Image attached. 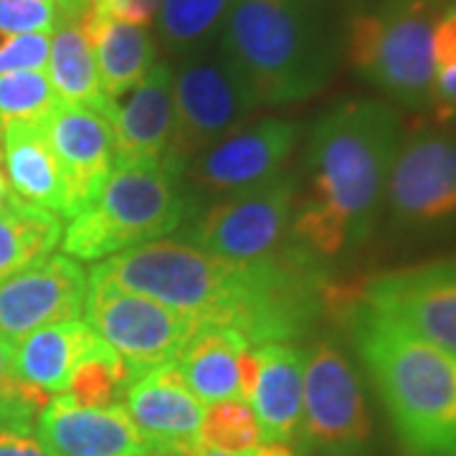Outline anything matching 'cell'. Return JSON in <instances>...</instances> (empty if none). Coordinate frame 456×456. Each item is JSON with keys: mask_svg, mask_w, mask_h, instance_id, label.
Masks as SVG:
<instances>
[{"mask_svg": "<svg viewBox=\"0 0 456 456\" xmlns=\"http://www.w3.org/2000/svg\"><path fill=\"white\" fill-rule=\"evenodd\" d=\"M246 347L251 345L239 332L224 327H200L193 335L178 358V368L200 403L241 401L239 360Z\"/></svg>", "mask_w": 456, "mask_h": 456, "instance_id": "cell-23", "label": "cell"}, {"mask_svg": "<svg viewBox=\"0 0 456 456\" xmlns=\"http://www.w3.org/2000/svg\"><path fill=\"white\" fill-rule=\"evenodd\" d=\"M297 449L305 456H375L373 419L347 353L320 338L305 353V401Z\"/></svg>", "mask_w": 456, "mask_h": 456, "instance_id": "cell-8", "label": "cell"}, {"mask_svg": "<svg viewBox=\"0 0 456 456\" xmlns=\"http://www.w3.org/2000/svg\"><path fill=\"white\" fill-rule=\"evenodd\" d=\"M59 8L53 0H0V33H53Z\"/></svg>", "mask_w": 456, "mask_h": 456, "instance_id": "cell-31", "label": "cell"}, {"mask_svg": "<svg viewBox=\"0 0 456 456\" xmlns=\"http://www.w3.org/2000/svg\"><path fill=\"white\" fill-rule=\"evenodd\" d=\"M59 8V18H82L92 0H53Z\"/></svg>", "mask_w": 456, "mask_h": 456, "instance_id": "cell-37", "label": "cell"}, {"mask_svg": "<svg viewBox=\"0 0 456 456\" xmlns=\"http://www.w3.org/2000/svg\"><path fill=\"white\" fill-rule=\"evenodd\" d=\"M130 383L132 370L127 368V362L107 342L99 340L74 368L64 393L59 395L84 408L122 406Z\"/></svg>", "mask_w": 456, "mask_h": 456, "instance_id": "cell-27", "label": "cell"}, {"mask_svg": "<svg viewBox=\"0 0 456 456\" xmlns=\"http://www.w3.org/2000/svg\"><path fill=\"white\" fill-rule=\"evenodd\" d=\"M82 28L97 59L102 92L112 107L158 64V46L145 26L127 23L94 3L82 16Z\"/></svg>", "mask_w": 456, "mask_h": 456, "instance_id": "cell-19", "label": "cell"}, {"mask_svg": "<svg viewBox=\"0 0 456 456\" xmlns=\"http://www.w3.org/2000/svg\"><path fill=\"white\" fill-rule=\"evenodd\" d=\"M434 66L436 74L456 69V3L449 5L434 23Z\"/></svg>", "mask_w": 456, "mask_h": 456, "instance_id": "cell-33", "label": "cell"}, {"mask_svg": "<svg viewBox=\"0 0 456 456\" xmlns=\"http://www.w3.org/2000/svg\"><path fill=\"white\" fill-rule=\"evenodd\" d=\"M49 33H0V77L13 71H44L49 64Z\"/></svg>", "mask_w": 456, "mask_h": 456, "instance_id": "cell-32", "label": "cell"}, {"mask_svg": "<svg viewBox=\"0 0 456 456\" xmlns=\"http://www.w3.org/2000/svg\"><path fill=\"white\" fill-rule=\"evenodd\" d=\"M59 107L46 71H13L0 77V127L44 125Z\"/></svg>", "mask_w": 456, "mask_h": 456, "instance_id": "cell-29", "label": "cell"}, {"mask_svg": "<svg viewBox=\"0 0 456 456\" xmlns=\"http://www.w3.org/2000/svg\"><path fill=\"white\" fill-rule=\"evenodd\" d=\"M218 49L261 104H292L325 89L342 53L332 0H233Z\"/></svg>", "mask_w": 456, "mask_h": 456, "instance_id": "cell-3", "label": "cell"}, {"mask_svg": "<svg viewBox=\"0 0 456 456\" xmlns=\"http://www.w3.org/2000/svg\"><path fill=\"white\" fill-rule=\"evenodd\" d=\"M94 5H104V8H112L117 3H122V0H92Z\"/></svg>", "mask_w": 456, "mask_h": 456, "instance_id": "cell-39", "label": "cell"}, {"mask_svg": "<svg viewBox=\"0 0 456 456\" xmlns=\"http://www.w3.org/2000/svg\"><path fill=\"white\" fill-rule=\"evenodd\" d=\"M89 277L77 259L49 254L0 281V338L18 342L41 327L82 320Z\"/></svg>", "mask_w": 456, "mask_h": 456, "instance_id": "cell-13", "label": "cell"}, {"mask_svg": "<svg viewBox=\"0 0 456 456\" xmlns=\"http://www.w3.org/2000/svg\"><path fill=\"white\" fill-rule=\"evenodd\" d=\"M436 119L449 122L456 119V69L439 71L434 77V89H431V107Z\"/></svg>", "mask_w": 456, "mask_h": 456, "instance_id": "cell-34", "label": "cell"}, {"mask_svg": "<svg viewBox=\"0 0 456 456\" xmlns=\"http://www.w3.org/2000/svg\"><path fill=\"white\" fill-rule=\"evenodd\" d=\"M439 3H449V5H454L456 0H439Z\"/></svg>", "mask_w": 456, "mask_h": 456, "instance_id": "cell-41", "label": "cell"}, {"mask_svg": "<svg viewBox=\"0 0 456 456\" xmlns=\"http://www.w3.org/2000/svg\"><path fill=\"white\" fill-rule=\"evenodd\" d=\"M0 158L13 196L44 211L66 216V185L44 125H3Z\"/></svg>", "mask_w": 456, "mask_h": 456, "instance_id": "cell-21", "label": "cell"}, {"mask_svg": "<svg viewBox=\"0 0 456 456\" xmlns=\"http://www.w3.org/2000/svg\"><path fill=\"white\" fill-rule=\"evenodd\" d=\"M92 272L145 294L198 327L233 330L251 347L305 338L340 302L327 264L297 241L277 259L241 264L167 239L114 254Z\"/></svg>", "mask_w": 456, "mask_h": 456, "instance_id": "cell-1", "label": "cell"}, {"mask_svg": "<svg viewBox=\"0 0 456 456\" xmlns=\"http://www.w3.org/2000/svg\"><path fill=\"white\" fill-rule=\"evenodd\" d=\"M160 8H163V0H122V3H117L112 8H107L112 16L122 18V20H127V23H134V26H150L158 13H160Z\"/></svg>", "mask_w": 456, "mask_h": 456, "instance_id": "cell-36", "label": "cell"}, {"mask_svg": "<svg viewBox=\"0 0 456 456\" xmlns=\"http://www.w3.org/2000/svg\"><path fill=\"white\" fill-rule=\"evenodd\" d=\"M386 206L406 236L456 233V134L416 132L393 160Z\"/></svg>", "mask_w": 456, "mask_h": 456, "instance_id": "cell-11", "label": "cell"}, {"mask_svg": "<svg viewBox=\"0 0 456 456\" xmlns=\"http://www.w3.org/2000/svg\"><path fill=\"white\" fill-rule=\"evenodd\" d=\"M20 393L31 391L20 386L16 375V345L0 338V398H11V395H20ZM46 401H51V398H46Z\"/></svg>", "mask_w": 456, "mask_h": 456, "instance_id": "cell-35", "label": "cell"}, {"mask_svg": "<svg viewBox=\"0 0 456 456\" xmlns=\"http://www.w3.org/2000/svg\"><path fill=\"white\" fill-rule=\"evenodd\" d=\"M173 66L158 61L145 79L112 104L107 119L112 125L114 167L127 165H165L175 107H173Z\"/></svg>", "mask_w": 456, "mask_h": 456, "instance_id": "cell-17", "label": "cell"}, {"mask_svg": "<svg viewBox=\"0 0 456 456\" xmlns=\"http://www.w3.org/2000/svg\"><path fill=\"white\" fill-rule=\"evenodd\" d=\"M134 456H150V454H134Z\"/></svg>", "mask_w": 456, "mask_h": 456, "instance_id": "cell-42", "label": "cell"}, {"mask_svg": "<svg viewBox=\"0 0 456 456\" xmlns=\"http://www.w3.org/2000/svg\"><path fill=\"white\" fill-rule=\"evenodd\" d=\"M198 456H231V454H218V452H208V449H200Z\"/></svg>", "mask_w": 456, "mask_h": 456, "instance_id": "cell-40", "label": "cell"}, {"mask_svg": "<svg viewBox=\"0 0 456 456\" xmlns=\"http://www.w3.org/2000/svg\"><path fill=\"white\" fill-rule=\"evenodd\" d=\"M173 71L175 122L165 165L183 175L203 150L241 130L259 102L218 44L183 56Z\"/></svg>", "mask_w": 456, "mask_h": 456, "instance_id": "cell-7", "label": "cell"}, {"mask_svg": "<svg viewBox=\"0 0 456 456\" xmlns=\"http://www.w3.org/2000/svg\"><path fill=\"white\" fill-rule=\"evenodd\" d=\"M36 426L56 456L147 454L145 441L125 406L84 408L64 395H53L41 408Z\"/></svg>", "mask_w": 456, "mask_h": 456, "instance_id": "cell-18", "label": "cell"}, {"mask_svg": "<svg viewBox=\"0 0 456 456\" xmlns=\"http://www.w3.org/2000/svg\"><path fill=\"white\" fill-rule=\"evenodd\" d=\"M299 175L281 170L241 193L218 198L191 224V244L228 261H269L294 246Z\"/></svg>", "mask_w": 456, "mask_h": 456, "instance_id": "cell-9", "label": "cell"}, {"mask_svg": "<svg viewBox=\"0 0 456 456\" xmlns=\"http://www.w3.org/2000/svg\"><path fill=\"white\" fill-rule=\"evenodd\" d=\"M185 216L188 193L183 175L167 165L114 167L94 200L69 218L61 248L77 261L110 259L134 246L160 241Z\"/></svg>", "mask_w": 456, "mask_h": 456, "instance_id": "cell-6", "label": "cell"}, {"mask_svg": "<svg viewBox=\"0 0 456 456\" xmlns=\"http://www.w3.org/2000/svg\"><path fill=\"white\" fill-rule=\"evenodd\" d=\"M299 140V125L289 119H261L224 137L191 160L183 175L211 196H233L274 178L284 170Z\"/></svg>", "mask_w": 456, "mask_h": 456, "instance_id": "cell-14", "label": "cell"}, {"mask_svg": "<svg viewBox=\"0 0 456 456\" xmlns=\"http://www.w3.org/2000/svg\"><path fill=\"white\" fill-rule=\"evenodd\" d=\"M259 378L248 406L254 408L266 441L292 444L302 424L305 401V353L292 342L256 347Z\"/></svg>", "mask_w": 456, "mask_h": 456, "instance_id": "cell-20", "label": "cell"}, {"mask_svg": "<svg viewBox=\"0 0 456 456\" xmlns=\"http://www.w3.org/2000/svg\"><path fill=\"white\" fill-rule=\"evenodd\" d=\"M345 317L403 456H456V355L362 299Z\"/></svg>", "mask_w": 456, "mask_h": 456, "instance_id": "cell-4", "label": "cell"}, {"mask_svg": "<svg viewBox=\"0 0 456 456\" xmlns=\"http://www.w3.org/2000/svg\"><path fill=\"white\" fill-rule=\"evenodd\" d=\"M122 406L137 426L150 456H198L203 403L188 388L178 362L132 378Z\"/></svg>", "mask_w": 456, "mask_h": 456, "instance_id": "cell-15", "label": "cell"}, {"mask_svg": "<svg viewBox=\"0 0 456 456\" xmlns=\"http://www.w3.org/2000/svg\"><path fill=\"white\" fill-rule=\"evenodd\" d=\"M84 314L99 340L107 342L127 362L132 378L167 362H178L188 342L200 330L193 320L145 294L97 277L94 272L86 284Z\"/></svg>", "mask_w": 456, "mask_h": 456, "instance_id": "cell-10", "label": "cell"}, {"mask_svg": "<svg viewBox=\"0 0 456 456\" xmlns=\"http://www.w3.org/2000/svg\"><path fill=\"white\" fill-rule=\"evenodd\" d=\"M398 147L401 119L388 102L345 99L320 114L305 152L310 191L297 198L294 241L327 266L368 244Z\"/></svg>", "mask_w": 456, "mask_h": 456, "instance_id": "cell-2", "label": "cell"}, {"mask_svg": "<svg viewBox=\"0 0 456 456\" xmlns=\"http://www.w3.org/2000/svg\"><path fill=\"white\" fill-rule=\"evenodd\" d=\"M61 216L16 200L0 213V281L49 256L61 244Z\"/></svg>", "mask_w": 456, "mask_h": 456, "instance_id": "cell-25", "label": "cell"}, {"mask_svg": "<svg viewBox=\"0 0 456 456\" xmlns=\"http://www.w3.org/2000/svg\"><path fill=\"white\" fill-rule=\"evenodd\" d=\"M266 441L264 428L246 401H218L203 411L198 446L218 454L239 456Z\"/></svg>", "mask_w": 456, "mask_h": 456, "instance_id": "cell-28", "label": "cell"}, {"mask_svg": "<svg viewBox=\"0 0 456 456\" xmlns=\"http://www.w3.org/2000/svg\"><path fill=\"white\" fill-rule=\"evenodd\" d=\"M233 0H163L158 36L173 56H191L216 46Z\"/></svg>", "mask_w": 456, "mask_h": 456, "instance_id": "cell-26", "label": "cell"}, {"mask_svg": "<svg viewBox=\"0 0 456 456\" xmlns=\"http://www.w3.org/2000/svg\"><path fill=\"white\" fill-rule=\"evenodd\" d=\"M46 403L33 393L0 398V456H56L36 426Z\"/></svg>", "mask_w": 456, "mask_h": 456, "instance_id": "cell-30", "label": "cell"}, {"mask_svg": "<svg viewBox=\"0 0 456 456\" xmlns=\"http://www.w3.org/2000/svg\"><path fill=\"white\" fill-rule=\"evenodd\" d=\"M49 82L59 102L92 107L107 117L110 102L99 84V69L92 44L82 28V18H59L51 33Z\"/></svg>", "mask_w": 456, "mask_h": 456, "instance_id": "cell-24", "label": "cell"}, {"mask_svg": "<svg viewBox=\"0 0 456 456\" xmlns=\"http://www.w3.org/2000/svg\"><path fill=\"white\" fill-rule=\"evenodd\" d=\"M360 299L456 355V256L386 272L365 284Z\"/></svg>", "mask_w": 456, "mask_h": 456, "instance_id": "cell-12", "label": "cell"}, {"mask_svg": "<svg viewBox=\"0 0 456 456\" xmlns=\"http://www.w3.org/2000/svg\"><path fill=\"white\" fill-rule=\"evenodd\" d=\"M439 0H370L342 18L350 66L380 94L408 110H428L434 89V23Z\"/></svg>", "mask_w": 456, "mask_h": 456, "instance_id": "cell-5", "label": "cell"}, {"mask_svg": "<svg viewBox=\"0 0 456 456\" xmlns=\"http://www.w3.org/2000/svg\"><path fill=\"white\" fill-rule=\"evenodd\" d=\"M18 198L13 196L11 185H8V178H5V170H3V158H0V213L8 211Z\"/></svg>", "mask_w": 456, "mask_h": 456, "instance_id": "cell-38", "label": "cell"}, {"mask_svg": "<svg viewBox=\"0 0 456 456\" xmlns=\"http://www.w3.org/2000/svg\"><path fill=\"white\" fill-rule=\"evenodd\" d=\"M99 342L86 320L41 327L16 345V375L23 388L53 398L64 393L82 358Z\"/></svg>", "mask_w": 456, "mask_h": 456, "instance_id": "cell-22", "label": "cell"}, {"mask_svg": "<svg viewBox=\"0 0 456 456\" xmlns=\"http://www.w3.org/2000/svg\"><path fill=\"white\" fill-rule=\"evenodd\" d=\"M44 132L59 160L66 185V216L82 213L114 170V137L110 119L92 107L64 104L51 112Z\"/></svg>", "mask_w": 456, "mask_h": 456, "instance_id": "cell-16", "label": "cell"}]
</instances>
